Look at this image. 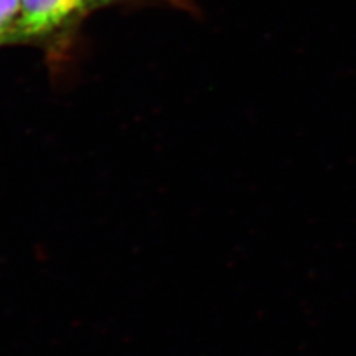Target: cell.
<instances>
[{"label":"cell","mask_w":356,"mask_h":356,"mask_svg":"<svg viewBox=\"0 0 356 356\" xmlns=\"http://www.w3.org/2000/svg\"><path fill=\"white\" fill-rule=\"evenodd\" d=\"M88 15L85 0H19L15 24L5 47L31 44L61 57Z\"/></svg>","instance_id":"obj_1"},{"label":"cell","mask_w":356,"mask_h":356,"mask_svg":"<svg viewBox=\"0 0 356 356\" xmlns=\"http://www.w3.org/2000/svg\"><path fill=\"white\" fill-rule=\"evenodd\" d=\"M19 10V0H0V48L13 30Z\"/></svg>","instance_id":"obj_2"},{"label":"cell","mask_w":356,"mask_h":356,"mask_svg":"<svg viewBox=\"0 0 356 356\" xmlns=\"http://www.w3.org/2000/svg\"><path fill=\"white\" fill-rule=\"evenodd\" d=\"M120 2H125V0H85V6H86L88 14H91L95 9L120 3ZM153 2H161L163 5L178 8V9L184 10V13H191V14L197 13V8H196L193 0H153Z\"/></svg>","instance_id":"obj_3"}]
</instances>
